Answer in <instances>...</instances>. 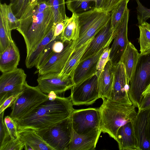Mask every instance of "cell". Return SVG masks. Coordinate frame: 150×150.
Wrapping results in <instances>:
<instances>
[{
    "instance_id": "15",
    "label": "cell",
    "mask_w": 150,
    "mask_h": 150,
    "mask_svg": "<svg viewBox=\"0 0 150 150\" xmlns=\"http://www.w3.org/2000/svg\"><path fill=\"white\" fill-rule=\"evenodd\" d=\"M150 109L138 110L131 121L138 150H150L148 129Z\"/></svg>"
},
{
    "instance_id": "30",
    "label": "cell",
    "mask_w": 150,
    "mask_h": 150,
    "mask_svg": "<svg viewBox=\"0 0 150 150\" xmlns=\"http://www.w3.org/2000/svg\"><path fill=\"white\" fill-rule=\"evenodd\" d=\"M138 26L140 33L138 42L140 46V54H144L150 51V24L145 21Z\"/></svg>"
},
{
    "instance_id": "47",
    "label": "cell",
    "mask_w": 150,
    "mask_h": 150,
    "mask_svg": "<svg viewBox=\"0 0 150 150\" xmlns=\"http://www.w3.org/2000/svg\"><path fill=\"white\" fill-rule=\"evenodd\" d=\"M31 4H32L37 2V0H30Z\"/></svg>"
},
{
    "instance_id": "35",
    "label": "cell",
    "mask_w": 150,
    "mask_h": 150,
    "mask_svg": "<svg viewBox=\"0 0 150 150\" xmlns=\"http://www.w3.org/2000/svg\"><path fill=\"white\" fill-rule=\"evenodd\" d=\"M24 146V143L18 137L15 139L11 138L0 146V150H22Z\"/></svg>"
},
{
    "instance_id": "24",
    "label": "cell",
    "mask_w": 150,
    "mask_h": 150,
    "mask_svg": "<svg viewBox=\"0 0 150 150\" xmlns=\"http://www.w3.org/2000/svg\"><path fill=\"white\" fill-rule=\"evenodd\" d=\"M20 139L33 150H54L34 130H26L18 132Z\"/></svg>"
},
{
    "instance_id": "6",
    "label": "cell",
    "mask_w": 150,
    "mask_h": 150,
    "mask_svg": "<svg viewBox=\"0 0 150 150\" xmlns=\"http://www.w3.org/2000/svg\"><path fill=\"white\" fill-rule=\"evenodd\" d=\"M48 98V95L37 86H30L26 81L22 92L11 106L10 116L15 121L19 120Z\"/></svg>"
},
{
    "instance_id": "48",
    "label": "cell",
    "mask_w": 150,
    "mask_h": 150,
    "mask_svg": "<svg viewBox=\"0 0 150 150\" xmlns=\"http://www.w3.org/2000/svg\"><path fill=\"white\" fill-rule=\"evenodd\" d=\"M47 0H37V2L39 3L43 1H47Z\"/></svg>"
},
{
    "instance_id": "19",
    "label": "cell",
    "mask_w": 150,
    "mask_h": 150,
    "mask_svg": "<svg viewBox=\"0 0 150 150\" xmlns=\"http://www.w3.org/2000/svg\"><path fill=\"white\" fill-rule=\"evenodd\" d=\"M19 49L13 40L7 47L0 53V70L4 73L17 68L20 60Z\"/></svg>"
},
{
    "instance_id": "39",
    "label": "cell",
    "mask_w": 150,
    "mask_h": 150,
    "mask_svg": "<svg viewBox=\"0 0 150 150\" xmlns=\"http://www.w3.org/2000/svg\"><path fill=\"white\" fill-rule=\"evenodd\" d=\"M4 121L11 138L15 139L18 137L17 127L15 120L8 115L5 117Z\"/></svg>"
},
{
    "instance_id": "2",
    "label": "cell",
    "mask_w": 150,
    "mask_h": 150,
    "mask_svg": "<svg viewBox=\"0 0 150 150\" xmlns=\"http://www.w3.org/2000/svg\"><path fill=\"white\" fill-rule=\"evenodd\" d=\"M69 96L49 98L19 120L15 121L18 132L44 129L69 117L74 110Z\"/></svg>"
},
{
    "instance_id": "20",
    "label": "cell",
    "mask_w": 150,
    "mask_h": 150,
    "mask_svg": "<svg viewBox=\"0 0 150 150\" xmlns=\"http://www.w3.org/2000/svg\"><path fill=\"white\" fill-rule=\"evenodd\" d=\"M98 77V86L100 98L109 99L114 80L113 65L110 60Z\"/></svg>"
},
{
    "instance_id": "5",
    "label": "cell",
    "mask_w": 150,
    "mask_h": 150,
    "mask_svg": "<svg viewBox=\"0 0 150 150\" xmlns=\"http://www.w3.org/2000/svg\"><path fill=\"white\" fill-rule=\"evenodd\" d=\"M150 84V51L141 54L129 82V98L133 105L139 109L142 94Z\"/></svg>"
},
{
    "instance_id": "16",
    "label": "cell",
    "mask_w": 150,
    "mask_h": 150,
    "mask_svg": "<svg viewBox=\"0 0 150 150\" xmlns=\"http://www.w3.org/2000/svg\"><path fill=\"white\" fill-rule=\"evenodd\" d=\"M115 36V33L112 30L110 20L93 38L80 62L89 58L96 53L105 46L110 45Z\"/></svg>"
},
{
    "instance_id": "37",
    "label": "cell",
    "mask_w": 150,
    "mask_h": 150,
    "mask_svg": "<svg viewBox=\"0 0 150 150\" xmlns=\"http://www.w3.org/2000/svg\"><path fill=\"white\" fill-rule=\"evenodd\" d=\"M110 46L105 48L101 54L98 62L96 75L97 76L100 74L107 62L110 60Z\"/></svg>"
},
{
    "instance_id": "3",
    "label": "cell",
    "mask_w": 150,
    "mask_h": 150,
    "mask_svg": "<svg viewBox=\"0 0 150 150\" xmlns=\"http://www.w3.org/2000/svg\"><path fill=\"white\" fill-rule=\"evenodd\" d=\"M99 108L100 112V129L117 141V134L119 128L131 122L137 113L133 105L115 102L109 99H103Z\"/></svg>"
},
{
    "instance_id": "9",
    "label": "cell",
    "mask_w": 150,
    "mask_h": 150,
    "mask_svg": "<svg viewBox=\"0 0 150 150\" xmlns=\"http://www.w3.org/2000/svg\"><path fill=\"white\" fill-rule=\"evenodd\" d=\"M71 89L69 97L73 105H91L100 98L96 74L74 86Z\"/></svg>"
},
{
    "instance_id": "29",
    "label": "cell",
    "mask_w": 150,
    "mask_h": 150,
    "mask_svg": "<svg viewBox=\"0 0 150 150\" xmlns=\"http://www.w3.org/2000/svg\"><path fill=\"white\" fill-rule=\"evenodd\" d=\"M11 31L4 14L0 12V53L2 52L12 41Z\"/></svg>"
},
{
    "instance_id": "34",
    "label": "cell",
    "mask_w": 150,
    "mask_h": 150,
    "mask_svg": "<svg viewBox=\"0 0 150 150\" xmlns=\"http://www.w3.org/2000/svg\"><path fill=\"white\" fill-rule=\"evenodd\" d=\"M12 11L18 19H21L31 4L30 0H10Z\"/></svg>"
},
{
    "instance_id": "28",
    "label": "cell",
    "mask_w": 150,
    "mask_h": 150,
    "mask_svg": "<svg viewBox=\"0 0 150 150\" xmlns=\"http://www.w3.org/2000/svg\"><path fill=\"white\" fill-rule=\"evenodd\" d=\"M97 0H67V9L77 15L96 8Z\"/></svg>"
},
{
    "instance_id": "13",
    "label": "cell",
    "mask_w": 150,
    "mask_h": 150,
    "mask_svg": "<svg viewBox=\"0 0 150 150\" xmlns=\"http://www.w3.org/2000/svg\"><path fill=\"white\" fill-rule=\"evenodd\" d=\"M129 10L127 8L119 25L114 31L115 36L110 48V60L113 65L119 62L129 42L127 38Z\"/></svg>"
},
{
    "instance_id": "21",
    "label": "cell",
    "mask_w": 150,
    "mask_h": 150,
    "mask_svg": "<svg viewBox=\"0 0 150 150\" xmlns=\"http://www.w3.org/2000/svg\"><path fill=\"white\" fill-rule=\"evenodd\" d=\"M120 150H138L131 122L120 127L117 134V141Z\"/></svg>"
},
{
    "instance_id": "36",
    "label": "cell",
    "mask_w": 150,
    "mask_h": 150,
    "mask_svg": "<svg viewBox=\"0 0 150 150\" xmlns=\"http://www.w3.org/2000/svg\"><path fill=\"white\" fill-rule=\"evenodd\" d=\"M137 6L136 8L137 19L139 25L150 18V8L144 6L139 0H136Z\"/></svg>"
},
{
    "instance_id": "40",
    "label": "cell",
    "mask_w": 150,
    "mask_h": 150,
    "mask_svg": "<svg viewBox=\"0 0 150 150\" xmlns=\"http://www.w3.org/2000/svg\"><path fill=\"white\" fill-rule=\"evenodd\" d=\"M4 112L0 113V146L11 139L3 119Z\"/></svg>"
},
{
    "instance_id": "43",
    "label": "cell",
    "mask_w": 150,
    "mask_h": 150,
    "mask_svg": "<svg viewBox=\"0 0 150 150\" xmlns=\"http://www.w3.org/2000/svg\"><path fill=\"white\" fill-rule=\"evenodd\" d=\"M66 20L60 21L55 24L54 29V36H58L62 34L64 28Z\"/></svg>"
},
{
    "instance_id": "26",
    "label": "cell",
    "mask_w": 150,
    "mask_h": 150,
    "mask_svg": "<svg viewBox=\"0 0 150 150\" xmlns=\"http://www.w3.org/2000/svg\"><path fill=\"white\" fill-rule=\"evenodd\" d=\"M80 26L78 16L72 13L71 17L65 21L64 30L60 35L62 40L64 42L78 40L79 38Z\"/></svg>"
},
{
    "instance_id": "38",
    "label": "cell",
    "mask_w": 150,
    "mask_h": 150,
    "mask_svg": "<svg viewBox=\"0 0 150 150\" xmlns=\"http://www.w3.org/2000/svg\"><path fill=\"white\" fill-rule=\"evenodd\" d=\"M122 0H97L96 8L110 12Z\"/></svg>"
},
{
    "instance_id": "32",
    "label": "cell",
    "mask_w": 150,
    "mask_h": 150,
    "mask_svg": "<svg viewBox=\"0 0 150 150\" xmlns=\"http://www.w3.org/2000/svg\"><path fill=\"white\" fill-rule=\"evenodd\" d=\"M53 13L55 24L65 21L68 17L65 12L64 0H47Z\"/></svg>"
},
{
    "instance_id": "22",
    "label": "cell",
    "mask_w": 150,
    "mask_h": 150,
    "mask_svg": "<svg viewBox=\"0 0 150 150\" xmlns=\"http://www.w3.org/2000/svg\"><path fill=\"white\" fill-rule=\"evenodd\" d=\"M140 55L133 45L129 42L120 62L124 65L128 82L130 81Z\"/></svg>"
},
{
    "instance_id": "14",
    "label": "cell",
    "mask_w": 150,
    "mask_h": 150,
    "mask_svg": "<svg viewBox=\"0 0 150 150\" xmlns=\"http://www.w3.org/2000/svg\"><path fill=\"white\" fill-rule=\"evenodd\" d=\"M77 40L65 41L62 50L56 52L35 73L42 75L51 72L60 73L74 52Z\"/></svg>"
},
{
    "instance_id": "8",
    "label": "cell",
    "mask_w": 150,
    "mask_h": 150,
    "mask_svg": "<svg viewBox=\"0 0 150 150\" xmlns=\"http://www.w3.org/2000/svg\"><path fill=\"white\" fill-rule=\"evenodd\" d=\"M70 117L73 131L78 134H86L100 129V112L99 108L74 110Z\"/></svg>"
},
{
    "instance_id": "7",
    "label": "cell",
    "mask_w": 150,
    "mask_h": 150,
    "mask_svg": "<svg viewBox=\"0 0 150 150\" xmlns=\"http://www.w3.org/2000/svg\"><path fill=\"white\" fill-rule=\"evenodd\" d=\"M35 131L54 150H69L74 131L70 117L49 128Z\"/></svg>"
},
{
    "instance_id": "31",
    "label": "cell",
    "mask_w": 150,
    "mask_h": 150,
    "mask_svg": "<svg viewBox=\"0 0 150 150\" xmlns=\"http://www.w3.org/2000/svg\"><path fill=\"white\" fill-rule=\"evenodd\" d=\"M129 0H122L110 12L111 25L114 31L120 23L127 8V4Z\"/></svg>"
},
{
    "instance_id": "45",
    "label": "cell",
    "mask_w": 150,
    "mask_h": 150,
    "mask_svg": "<svg viewBox=\"0 0 150 150\" xmlns=\"http://www.w3.org/2000/svg\"><path fill=\"white\" fill-rule=\"evenodd\" d=\"M25 150H33L32 148L30 146H29L27 145V144H25V146L24 148Z\"/></svg>"
},
{
    "instance_id": "17",
    "label": "cell",
    "mask_w": 150,
    "mask_h": 150,
    "mask_svg": "<svg viewBox=\"0 0 150 150\" xmlns=\"http://www.w3.org/2000/svg\"><path fill=\"white\" fill-rule=\"evenodd\" d=\"M110 45L105 46L93 56L79 62L71 77L74 86L79 84L96 74L98 59L104 49Z\"/></svg>"
},
{
    "instance_id": "27",
    "label": "cell",
    "mask_w": 150,
    "mask_h": 150,
    "mask_svg": "<svg viewBox=\"0 0 150 150\" xmlns=\"http://www.w3.org/2000/svg\"><path fill=\"white\" fill-rule=\"evenodd\" d=\"M55 24L38 44L35 50L28 57H26L25 64L28 69L35 67L42 52L47 44L54 37V29Z\"/></svg>"
},
{
    "instance_id": "11",
    "label": "cell",
    "mask_w": 150,
    "mask_h": 150,
    "mask_svg": "<svg viewBox=\"0 0 150 150\" xmlns=\"http://www.w3.org/2000/svg\"><path fill=\"white\" fill-rule=\"evenodd\" d=\"M114 80L109 99L120 103L133 105L129 96L128 82L124 64L120 61L113 65Z\"/></svg>"
},
{
    "instance_id": "46",
    "label": "cell",
    "mask_w": 150,
    "mask_h": 150,
    "mask_svg": "<svg viewBox=\"0 0 150 150\" xmlns=\"http://www.w3.org/2000/svg\"><path fill=\"white\" fill-rule=\"evenodd\" d=\"M148 129H149V139H150V113L149 120Z\"/></svg>"
},
{
    "instance_id": "10",
    "label": "cell",
    "mask_w": 150,
    "mask_h": 150,
    "mask_svg": "<svg viewBox=\"0 0 150 150\" xmlns=\"http://www.w3.org/2000/svg\"><path fill=\"white\" fill-rule=\"evenodd\" d=\"M26 77L22 68L2 73L0 77V105L10 97L22 92Z\"/></svg>"
},
{
    "instance_id": "12",
    "label": "cell",
    "mask_w": 150,
    "mask_h": 150,
    "mask_svg": "<svg viewBox=\"0 0 150 150\" xmlns=\"http://www.w3.org/2000/svg\"><path fill=\"white\" fill-rule=\"evenodd\" d=\"M59 74L51 72L38 75L37 86L45 93L48 94L53 91L57 95L71 89L74 85L72 78L63 77Z\"/></svg>"
},
{
    "instance_id": "1",
    "label": "cell",
    "mask_w": 150,
    "mask_h": 150,
    "mask_svg": "<svg viewBox=\"0 0 150 150\" xmlns=\"http://www.w3.org/2000/svg\"><path fill=\"white\" fill-rule=\"evenodd\" d=\"M55 24L53 13L48 2L30 4L20 19L16 30L23 37L28 57Z\"/></svg>"
},
{
    "instance_id": "23",
    "label": "cell",
    "mask_w": 150,
    "mask_h": 150,
    "mask_svg": "<svg viewBox=\"0 0 150 150\" xmlns=\"http://www.w3.org/2000/svg\"><path fill=\"white\" fill-rule=\"evenodd\" d=\"M93 38L74 50L64 68L59 73L60 76L64 78L72 77L75 69Z\"/></svg>"
},
{
    "instance_id": "25",
    "label": "cell",
    "mask_w": 150,
    "mask_h": 150,
    "mask_svg": "<svg viewBox=\"0 0 150 150\" xmlns=\"http://www.w3.org/2000/svg\"><path fill=\"white\" fill-rule=\"evenodd\" d=\"M65 42L61 40L60 35L54 36L45 47L39 58L35 67L39 69L56 52L63 49Z\"/></svg>"
},
{
    "instance_id": "42",
    "label": "cell",
    "mask_w": 150,
    "mask_h": 150,
    "mask_svg": "<svg viewBox=\"0 0 150 150\" xmlns=\"http://www.w3.org/2000/svg\"><path fill=\"white\" fill-rule=\"evenodd\" d=\"M150 109V93L144 96L138 110Z\"/></svg>"
},
{
    "instance_id": "18",
    "label": "cell",
    "mask_w": 150,
    "mask_h": 150,
    "mask_svg": "<svg viewBox=\"0 0 150 150\" xmlns=\"http://www.w3.org/2000/svg\"><path fill=\"white\" fill-rule=\"evenodd\" d=\"M101 132L100 129L83 135L73 131L69 150H94Z\"/></svg>"
},
{
    "instance_id": "41",
    "label": "cell",
    "mask_w": 150,
    "mask_h": 150,
    "mask_svg": "<svg viewBox=\"0 0 150 150\" xmlns=\"http://www.w3.org/2000/svg\"><path fill=\"white\" fill-rule=\"evenodd\" d=\"M18 95H14L10 97L2 104L0 105V113L5 111L7 108L12 106Z\"/></svg>"
},
{
    "instance_id": "33",
    "label": "cell",
    "mask_w": 150,
    "mask_h": 150,
    "mask_svg": "<svg viewBox=\"0 0 150 150\" xmlns=\"http://www.w3.org/2000/svg\"><path fill=\"white\" fill-rule=\"evenodd\" d=\"M0 12L2 13L5 17L10 30H16L18 27L20 19L17 18L13 14L10 4L6 3L0 4Z\"/></svg>"
},
{
    "instance_id": "4",
    "label": "cell",
    "mask_w": 150,
    "mask_h": 150,
    "mask_svg": "<svg viewBox=\"0 0 150 150\" xmlns=\"http://www.w3.org/2000/svg\"><path fill=\"white\" fill-rule=\"evenodd\" d=\"M77 15L80 26L79 36L74 50L94 37L110 21L111 14L110 12L96 8Z\"/></svg>"
},
{
    "instance_id": "44",
    "label": "cell",
    "mask_w": 150,
    "mask_h": 150,
    "mask_svg": "<svg viewBox=\"0 0 150 150\" xmlns=\"http://www.w3.org/2000/svg\"><path fill=\"white\" fill-rule=\"evenodd\" d=\"M149 93H150V84L143 93V96Z\"/></svg>"
}]
</instances>
